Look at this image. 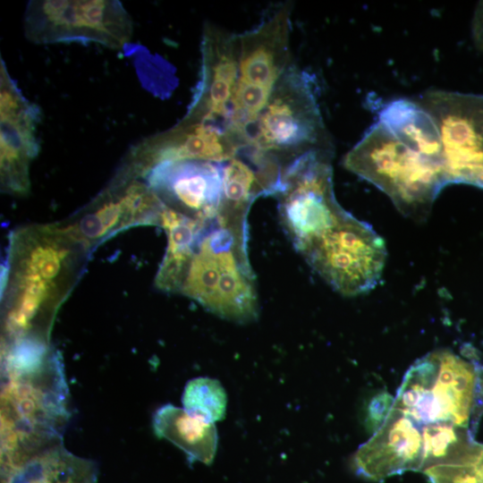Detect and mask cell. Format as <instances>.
<instances>
[{"mask_svg": "<svg viewBox=\"0 0 483 483\" xmlns=\"http://www.w3.org/2000/svg\"><path fill=\"white\" fill-rule=\"evenodd\" d=\"M89 252L58 223L12 233L2 287L9 342L48 343L55 313L80 277Z\"/></svg>", "mask_w": 483, "mask_h": 483, "instance_id": "cell-1", "label": "cell"}, {"mask_svg": "<svg viewBox=\"0 0 483 483\" xmlns=\"http://www.w3.org/2000/svg\"><path fill=\"white\" fill-rule=\"evenodd\" d=\"M248 233V216L219 211L198 239L179 292L225 319L255 320L258 296Z\"/></svg>", "mask_w": 483, "mask_h": 483, "instance_id": "cell-2", "label": "cell"}, {"mask_svg": "<svg viewBox=\"0 0 483 483\" xmlns=\"http://www.w3.org/2000/svg\"><path fill=\"white\" fill-rule=\"evenodd\" d=\"M394 406L420 426L449 423L476 433L483 415V365L436 350L407 370Z\"/></svg>", "mask_w": 483, "mask_h": 483, "instance_id": "cell-3", "label": "cell"}, {"mask_svg": "<svg viewBox=\"0 0 483 483\" xmlns=\"http://www.w3.org/2000/svg\"><path fill=\"white\" fill-rule=\"evenodd\" d=\"M343 165L377 186L401 213L413 219L426 218L448 184L443 164L412 150L379 122L347 152Z\"/></svg>", "mask_w": 483, "mask_h": 483, "instance_id": "cell-4", "label": "cell"}, {"mask_svg": "<svg viewBox=\"0 0 483 483\" xmlns=\"http://www.w3.org/2000/svg\"><path fill=\"white\" fill-rule=\"evenodd\" d=\"M248 148L284 166L309 151L333 148L311 75L293 64L286 70L249 132Z\"/></svg>", "mask_w": 483, "mask_h": 483, "instance_id": "cell-5", "label": "cell"}, {"mask_svg": "<svg viewBox=\"0 0 483 483\" xmlns=\"http://www.w3.org/2000/svg\"><path fill=\"white\" fill-rule=\"evenodd\" d=\"M291 4L269 12L254 29L237 35L238 78L227 127L247 136L278 80L292 65Z\"/></svg>", "mask_w": 483, "mask_h": 483, "instance_id": "cell-6", "label": "cell"}, {"mask_svg": "<svg viewBox=\"0 0 483 483\" xmlns=\"http://www.w3.org/2000/svg\"><path fill=\"white\" fill-rule=\"evenodd\" d=\"M332 157L333 148H319L291 161L275 195L284 230L302 256L348 214L334 193Z\"/></svg>", "mask_w": 483, "mask_h": 483, "instance_id": "cell-7", "label": "cell"}, {"mask_svg": "<svg viewBox=\"0 0 483 483\" xmlns=\"http://www.w3.org/2000/svg\"><path fill=\"white\" fill-rule=\"evenodd\" d=\"M24 35L34 44L96 43L122 49L133 34L131 15L116 0H33L26 6Z\"/></svg>", "mask_w": 483, "mask_h": 483, "instance_id": "cell-8", "label": "cell"}, {"mask_svg": "<svg viewBox=\"0 0 483 483\" xmlns=\"http://www.w3.org/2000/svg\"><path fill=\"white\" fill-rule=\"evenodd\" d=\"M303 257L334 290L353 296L377 284L386 250L383 239L369 225L348 213Z\"/></svg>", "mask_w": 483, "mask_h": 483, "instance_id": "cell-9", "label": "cell"}, {"mask_svg": "<svg viewBox=\"0 0 483 483\" xmlns=\"http://www.w3.org/2000/svg\"><path fill=\"white\" fill-rule=\"evenodd\" d=\"M164 203L141 178L120 170L104 191L61 227L89 250L134 225H159Z\"/></svg>", "mask_w": 483, "mask_h": 483, "instance_id": "cell-10", "label": "cell"}, {"mask_svg": "<svg viewBox=\"0 0 483 483\" xmlns=\"http://www.w3.org/2000/svg\"><path fill=\"white\" fill-rule=\"evenodd\" d=\"M420 105L439 131L448 183L475 185L483 169V95L428 90Z\"/></svg>", "mask_w": 483, "mask_h": 483, "instance_id": "cell-11", "label": "cell"}, {"mask_svg": "<svg viewBox=\"0 0 483 483\" xmlns=\"http://www.w3.org/2000/svg\"><path fill=\"white\" fill-rule=\"evenodd\" d=\"M242 140L214 123L179 121L168 131L152 135L134 146L120 166L142 178L167 162L201 160L224 163L244 148Z\"/></svg>", "mask_w": 483, "mask_h": 483, "instance_id": "cell-12", "label": "cell"}, {"mask_svg": "<svg viewBox=\"0 0 483 483\" xmlns=\"http://www.w3.org/2000/svg\"><path fill=\"white\" fill-rule=\"evenodd\" d=\"M39 107L30 102L0 62L1 190L24 197L30 191V166L39 152Z\"/></svg>", "mask_w": 483, "mask_h": 483, "instance_id": "cell-13", "label": "cell"}, {"mask_svg": "<svg viewBox=\"0 0 483 483\" xmlns=\"http://www.w3.org/2000/svg\"><path fill=\"white\" fill-rule=\"evenodd\" d=\"M237 78V35L206 24L201 40L199 80L182 120L214 123L227 130Z\"/></svg>", "mask_w": 483, "mask_h": 483, "instance_id": "cell-14", "label": "cell"}, {"mask_svg": "<svg viewBox=\"0 0 483 483\" xmlns=\"http://www.w3.org/2000/svg\"><path fill=\"white\" fill-rule=\"evenodd\" d=\"M141 179L166 207L179 213L202 221L217 216L223 198V163L167 162Z\"/></svg>", "mask_w": 483, "mask_h": 483, "instance_id": "cell-15", "label": "cell"}, {"mask_svg": "<svg viewBox=\"0 0 483 483\" xmlns=\"http://www.w3.org/2000/svg\"><path fill=\"white\" fill-rule=\"evenodd\" d=\"M356 474L380 482L405 471L425 469L421 426L394 406L380 428L352 458Z\"/></svg>", "mask_w": 483, "mask_h": 483, "instance_id": "cell-16", "label": "cell"}, {"mask_svg": "<svg viewBox=\"0 0 483 483\" xmlns=\"http://www.w3.org/2000/svg\"><path fill=\"white\" fill-rule=\"evenodd\" d=\"M2 483H97V465L61 444L3 459Z\"/></svg>", "mask_w": 483, "mask_h": 483, "instance_id": "cell-17", "label": "cell"}, {"mask_svg": "<svg viewBox=\"0 0 483 483\" xmlns=\"http://www.w3.org/2000/svg\"><path fill=\"white\" fill-rule=\"evenodd\" d=\"M377 122L412 150L443 164L439 131L420 104L406 98L394 99L380 109Z\"/></svg>", "mask_w": 483, "mask_h": 483, "instance_id": "cell-18", "label": "cell"}, {"mask_svg": "<svg viewBox=\"0 0 483 483\" xmlns=\"http://www.w3.org/2000/svg\"><path fill=\"white\" fill-rule=\"evenodd\" d=\"M208 221L194 219L164 204L159 226L167 236V246L155 278L156 286L179 292L198 239Z\"/></svg>", "mask_w": 483, "mask_h": 483, "instance_id": "cell-19", "label": "cell"}, {"mask_svg": "<svg viewBox=\"0 0 483 483\" xmlns=\"http://www.w3.org/2000/svg\"><path fill=\"white\" fill-rule=\"evenodd\" d=\"M155 434L182 450L191 462L210 464L216 453L218 436L214 423L184 409L165 404L153 418Z\"/></svg>", "mask_w": 483, "mask_h": 483, "instance_id": "cell-20", "label": "cell"}, {"mask_svg": "<svg viewBox=\"0 0 483 483\" xmlns=\"http://www.w3.org/2000/svg\"><path fill=\"white\" fill-rule=\"evenodd\" d=\"M183 409L209 422L221 420L226 411V393L220 382L209 377L190 380L183 390Z\"/></svg>", "mask_w": 483, "mask_h": 483, "instance_id": "cell-21", "label": "cell"}, {"mask_svg": "<svg viewBox=\"0 0 483 483\" xmlns=\"http://www.w3.org/2000/svg\"><path fill=\"white\" fill-rule=\"evenodd\" d=\"M430 483H483V444L476 442L463 454L426 469Z\"/></svg>", "mask_w": 483, "mask_h": 483, "instance_id": "cell-22", "label": "cell"}, {"mask_svg": "<svg viewBox=\"0 0 483 483\" xmlns=\"http://www.w3.org/2000/svg\"><path fill=\"white\" fill-rule=\"evenodd\" d=\"M394 397L388 392L381 391L374 394L365 409L364 424L374 434L383 424L394 404Z\"/></svg>", "mask_w": 483, "mask_h": 483, "instance_id": "cell-23", "label": "cell"}, {"mask_svg": "<svg viewBox=\"0 0 483 483\" xmlns=\"http://www.w3.org/2000/svg\"><path fill=\"white\" fill-rule=\"evenodd\" d=\"M471 36L474 46L483 52V1L479 2L471 22Z\"/></svg>", "mask_w": 483, "mask_h": 483, "instance_id": "cell-24", "label": "cell"}, {"mask_svg": "<svg viewBox=\"0 0 483 483\" xmlns=\"http://www.w3.org/2000/svg\"><path fill=\"white\" fill-rule=\"evenodd\" d=\"M475 186L480 187L483 189V169L481 170L480 174H479L476 180Z\"/></svg>", "mask_w": 483, "mask_h": 483, "instance_id": "cell-25", "label": "cell"}]
</instances>
